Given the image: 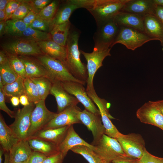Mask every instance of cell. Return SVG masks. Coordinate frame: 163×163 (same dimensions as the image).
Returning a JSON list of instances; mask_svg holds the SVG:
<instances>
[{"label": "cell", "instance_id": "obj_1", "mask_svg": "<svg viewBox=\"0 0 163 163\" xmlns=\"http://www.w3.org/2000/svg\"><path fill=\"white\" fill-rule=\"evenodd\" d=\"M79 35L78 30L74 29H70L66 46V66L75 77L86 83L88 78L87 65L81 61V52L78 48Z\"/></svg>", "mask_w": 163, "mask_h": 163}, {"label": "cell", "instance_id": "obj_2", "mask_svg": "<svg viewBox=\"0 0 163 163\" xmlns=\"http://www.w3.org/2000/svg\"><path fill=\"white\" fill-rule=\"evenodd\" d=\"M129 0H90L86 9L98 24L112 19Z\"/></svg>", "mask_w": 163, "mask_h": 163}, {"label": "cell", "instance_id": "obj_3", "mask_svg": "<svg viewBox=\"0 0 163 163\" xmlns=\"http://www.w3.org/2000/svg\"><path fill=\"white\" fill-rule=\"evenodd\" d=\"M34 56L45 67L48 78L52 83L56 82H74L80 83L83 85L85 84V82L75 77L66 66L60 61L43 54Z\"/></svg>", "mask_w": 163, "mask_h": 163}, {"label": "cell", "instance_id": "obj_4", "mask_svg": "<svg viewBox=\"0 0 163 163\" xmlns=\"http://www.w3.org/2000/svg\"><path fill=\"white\" fill-rule=\"evenodd\" d=\"M111 48L109 46L95 44L93 51L91 53L80 50L87 62L88 78L86 83V90L94 89L93 83L94 75L97 70L103 66L102 62L104 59L107 56H111Z\"/></svg>", "mask_w": 163, "mask_h": 163}, {"label": "cell", "instance_id": "obj_5", "mask_svg": "<svg viewBox=\"0 0 163 163\" xmlns=\"http://www.w3.org/2000/svg\"><path fill=\"white\" fill-rule=\"evenodd\" d=\"M94 146V151L104 161L112 162L121 157L126 155L117 139L105 134Z\"/></svg>", "mask_w": 163, "mask_h": 163}, {"label": "cell", "instance_id": "obj_6", "mask_svg": "<svg viewBox=\"0 0 163 163\" xmlns=\"http://www.w3.org/2000/svg\"><path fill=\"white\" fill-rule=\"evenodd\" d=\"M155 40L144 33L131 27L120 26L113 46L120 43L129 50H134L144 44Z\"/></svg>", "mask_w": 163, "mask_h": 163}, {"label": "cell", "instance_id": "obj_7", "mask_svg": "<svg viewBox=\"0 0 163 163\" xmlns=\"http://www.w3.org/2000/svg\"><path fill=\"white\" fill-rule=\"evenodd\" d=\"M116 139L127 156L139 160L142 157L146 149L144 140L141 135L136 133L124 135L120 133Z\"/></svg>", "mask_w": 163, "mask_h": 163}, {"label": "cell", "instance_id": "obj_8", "mask_svg": "<svg viewBox=\"0 0 163 163\" xmlns=\"http://www.w3.org/2000/svg\"><path fill=\"white\" fill-rule=\"evenodd\" d=\"M35 106L33 103L18 108L15 113L14 121L9 126L16 136L20 140H27L30 125V116Z\"/></svg>", "mask_w": 163, "mask_h": 163}, {"label": "cell", "instance_id": "obj_9", "mask_svg": "<svg viewBox=\"0 0 163 163\" xmlns=\"http://www.w3.org/2000/svg\"><path fill=\"white\" fill-rule=\"evenodd\" d=\"M2 47L7 53L18 56H36L43 54L37 42L22 38L3 43Z\"/></svg>", "mask_w": 163, "mask_h": 163}, {"label": "cell", "instance_id": "obj_10", "mask_svg": "<svg viewBox=\"0 0 163 163\" xmlns=\"http://www.w3.org/2000/svg\"><path fill=\"white\" fill-rule=\"evenodd\" d=\"M45 101L40 100L35 104V106L31 113L30 125L27 140L37 132L43 129L57 113L47 109Z\"/></svg>", "mask_w": 163, "mask_h": 163}, {"label": "cell", "instance_id": "obj_11", "mask_svg": "<svg viewBox=\"0 0 163 163\" xmlns=\"http://www.w3.org/2000/svg\"><path fill=\"white\" fill-rule=\"evenodd\" d=\"M86 90L88 96L98 107L101 121L105 129V134L116 139L120 132L110 120L114 118L109 113L108 107L109 103L104 99L99 97L94 89Z\"/></svg>", "mask_w": 163, "mask_h": 163}, {"label": "cell", "instance_id": "obj_12", "mask_svg": "<svg viewBox=\"0 0 163 163\" xmlns=\"http://www.w3.org/2000/svg\"><path fill=\"white\" fill-rule=\"evenodd\" d=\"M97 25V30L93 36L95 44L107 45L112 47L118 34L120 27L113 18Z\"/></svg>", "mask_w": 163, "mask_h": 163}, {"label": "cell", "instance_id": "obj_13", "mask_svg": "<svg viewBox=\"0 0 163 163\" xmlns=\"http://www.w3.org/2000/svg\"><path fill=\"white\" fill-rule=\"evenodd\" d=\"M136 116L142 123L155 126L163 130V115L155 101L145 103L137 110Z\"/></svg>", "mask_w": 163, "mask_h": 163}, {"label": "cell", "instance_id": "obj_14", "mask_svg": "<svg viewBox=\"0 0 163 163\" xmlns=\"http://www.w3.org/2000/svg\"><path fill=\"white\" fill-rule=\"evenodd\" d=\"M78 117L82 123L91 131L93 137L91 145H96L105 132L101 115L95 114L85 109L79 112Z\"/></svg>", "mask_w": 163, "mask_h": 163}, {"label": "cell", "instance_id": "obj_15", "mask_svg": "<svg viewBox=\"0 0 163 163\" xmlns=\"http://www.w3.org/2000/svg\"><path fill=\"white\" fill-rule=\"evenodd\" d=\"M61 84L67 92L75 96L83 105L85 109L95 114L100 115L98 109L88 95L83 85L74 82H62Z\"/></svg>", "mask_w": 163, "mask_h": 163}, {"label": "cell", "instance_id": "obj_16", "mask_svg": "<svg viewBox=\"0 0 163 163\" xmlns=\"http://www.w3.org/2000/svg\"><path fill=\"white\" fill-rule=\"evenodd\" d=\"M81 110L77 105L69 107L56 116L43 129H54L82 123L78 117Z\"/></svg>", "mask_w": 163, "mask_h": 163}, {"label": "cell", "instance_id": "obj_17", "mask_svg": "<svg viewBox=\"0 0 163 163\" xmlns=\"http://www.w3.org/2000/svg\"><path fill=\"white\" fill-rule=\"evenodd\" d=\"M88 0H68L59 7L52 21L53 27L69 21V19L73 11L80 8H85L88 4Z\"/></svg>", "mask_w": 163, "mask_h": 163}, {"label": "cell", "instance_id": "obj_18", "mask_svg": "<svg viewBox=\"0 0 163 163\" xmlns=\"http://www.w3.org/2000/svg\"><path fill=\"white\" fill-rule=\"evenodd\" d=\"M50 94L56 99L57 107V113L61 112L69 107L76 106L79 102L75 96L69 94L64 89L61 82H59L53 83Z\"/></svg>", "mask_w": 163, "mask_h": 163}, {"label": "cell", "instance_id": "obj_19", "mask_svg": "<svg viewBox=\"0 0 163 163\" xmlns=\"http://www.w3.org/2000/svg\"><path fill=\"white\" fill-rule=\"evenodd\" d=\"M18 56L24 65L26 78H31L41 77L48 78L46 68L34 56Z\"/></svg>", "mask_w": 163, "mask_h": 163}, {"label": "cell", "instance_id": "obj_20", "mask_svg": "<svg viewBox=\"0 0 163 163\" xmlns=\"http://www.w3.org/2000/svg\"><path fill=\"white\" fill-rule=\"evenodd\" d=\"M144 33L155 40L163 42V24L154 14L143 16Z\"/></svg>", "mask_w": 163, "mask_h": 163}, {"label": "cell", "instance_id": "obj_21", "mask_svg": "<svg viewBox=\"0 0 163 163\" xmlns=\"http://www.w3.org/2000/svg\"><path fill=\"white\" fill-rule=\"evenodd\" d=\"M156 5L153 0H129L121 11L130 13L142 16L154 14Z\"/></svg>", "mask_w": 163, "mask_h": 163}, {"label": "cell", "instance_id": "obj_22", "mask_svg": "<svg viewBox=\"0 0 163 163\" xmlns=\"http://www.w3.org/2000/svg\"><path fill=\"white\" fill-rule=\"evenodd\" d=\"M78 145H85L93 150L94 148L93 145L89 144L79 136L73 125L70 126L64 139L58 146L59 151L66 156L69 150Z\"/></svg>", "mask_w": 163, "mask_h": 163}, {"label": "cell", "instance_id": "obj_23", "mask_svg": "<svg viewBox=\"0 0 163 163\" xmlns=\"http://www.w3.org/2000/svg\"><path fill=\"white\" fill-rule=\"evenodd\" d=\"M37 43L43 54L60 61L66 66V47L59 45L52 40L38 42Z\"/></svg>", "mask_w": 163, "mask_h": 163}, {"label": "cell", "instance_id": "obj_24", "mask_svg": "<svg viewBox=\"0 0 163 163\" xmlns=\"http://www.w3.org/2000/svg\"><path fill=\"white\" fill-rule=\"evenodd\" d=\"M70 126L42 129L37 132L30 138H36L47 141L59 146L65 137Z\"/></svg>", "mask_w": 163, "mask_h": 163}, {"label": "cell", "instance_id": "obj_25", "mask_svg": "<svg viewBox=\"0 0 163 163\" xmlns=\"http://www.w3.org/2000/svg\"><path fill=\"white\" fill-rule=\"evenodd\" d=\"M113 19L120 27H131L144 33L142 16L121 11L114 17Z\"/></svg>", "mask_w": 163, "mask_h": 163}, {"label": "cell", "instance_id": "obj_26", "mask_svg": "<svg viewBox=\"0 0 163 163\" xmlns=\"http://www.w3.org/2000/svg\"><path fill=\"white\" fill-rule=\"evenodd\" d=\"M32 152L27 140H19L9 151L10 163H18L26 161Z\"/></svg>", "mask_w": 163, "mask_h": 163}, {"label": "cell", "instance_id": "obj_27", "mask_svg": "<svg viewBox=\"0 0 163 163\" xmlns=\"http://www.w3.org/2000/svg\"><path fill=\"white\" fill-rule=\"evenodd\" d=\"M20 140L5 123L0 114V143L5 152H9L12 147Z\"/></svg>", "mask_w": 163, "mask_h": 163}, {"label": "cell", "instance_id": "obj_28", "mask_svg": "<svg viewBox=\"0 0 163 163\" xmlns=\"http://www.w3.org/2000/svg\"><path fill=\"white\" fill-rule=\"evenodd\" d=\"M27 140L33 151L42 153L47 157L60 152L58 146L53 143L33 138Z\"/></svg>", "mask_w": 163, "mask_h": 163}, {"label": "cell", "instance_id": "obj_29", "mask_svg": "<svg viewBox=\"0 0 163 163\" xmlns=\"http://www.w3.org/2000/svg\"><path fill=\"white\" fill-rule=\"evenodd\" d=\"M69 21L53 26L50 32L51 39L59 45L66 47L70 28Z\"/></svg>", "mask_w": 163, "mask_h": 163}, {"label": "cell", "instance_id": "obj_30", "mask_svg": "<svg viewBox=\"0 0 163 163\" xmlns=\"http://www.w3.org/2000/svg\"><path fill=\"white\" fill-rule=\"evenodd\" d=\"M2 90L5 97L13 96L20 97L21 95H26L24 79L19 77L14 82L5 85Z\"/></svg>", "mask_w": 163, "mask_h": 163}, {"label": "cell", "instance_id": "obj_31", "mask_svg": "<svg viewBox=\"0 0 163 163\" xmlns=\"http://www.w3.org/2000/svg\"><path fill=\"white\" fill-rule=\"evenodd\" d=\"M27 27L22 20L10 19L6 21V34L11 36L21 37Z\"/></svg>", "mask_w": 163, "mask_h": 163}, {"label": "cell", "instance_id": "obj_32", "mask_svg": "<svg viewBox=\"0 0 163 163\" xmlns=\"http://www.w3.org/2000/svg\"><path fill=\"white\" fill-rule=\"evenodd\" d=\"M71 150L82 155L89 163H103V161L91 148L83 145L76 146Z\"/></svg>", "mask_w": 163, "mask_h": 163}, {"label": "cell", "instance_id": "obj_33", "mask_svg": "<svg viewBox=\"0 0 163 163\" xmlns=\"http://www.w3.org/2000/svg\"><path fill=\"white\" fill-rule=\"evenodd\" d=\"M21 37L38 42L52 40L50 33L43 32L27 27Z\"/></svg>", "mask_w": 163, "mask_h": 163}, {"label": "cell", "instance_id": "obj_34", "mask_svg": "<svg viewBox=\"0 0 163 163\" xmlns=\"http://www.w3.org/2000/svg\"><path fill=\"white\" fill-rule=\"evenodd\" d=\"M36 85L38 90L40 100H45L50 94V91L53 83L46 77H41L30 78Z\"/></svg>", "mask_w": 163, "mask_h": 163}, {"label": "cell", "instance_id": "obj_35", "mask_svg": "<svg viewBox=\"0 0 163 163\" xmlns=\"http://www.w3.org/2000/svg\"><path fill=\"white\" fill-rule=\"evenodd\" d=\"M24 85L26 95L30 103L35 104L40 100L37 88L35 83L30 78L24 79Z\"/></svg>", "mask_w": 163, "mask_h": 163}, {"label": "cell", "instance_id": "obj_36", "mask_svg": "<svg viewBox=\"0 0 163 163\" xmlns=\"http://www.w3.org/2000/svg\"><path fill=\"white\" fill-rule=\"evenodd\" d=\"M0 76L4 86L15 81L19 76L11 67L9 61L0 65Z\"/></svg>", "mask_w": 163, "mask_h": 163}, {"label": "cell", "instance_id": "obj_37", "mask_svg": "<svg viewBox=\"0 0 163 163\" xmlns=\"http://www.w3.org/2000/svg\"><path fill=\"white\" fill-rule=\"evenodd\" d=\"M59 1L53 0L37 14V16L44 20L52 21L59 7Z\"/></svg>", "mask_w": 163, "mask_h": 163}, {"label": "cell", "instance_id": "obj_38", "mask_svg": "<svg viewBox=\"0 0 163 163\" xmlns=\"http://www.w3.org/2000/svg\"><path fill=\"white\" fill-rule=\"evenodd\" d=\"M7 54L10 64L18 76L23 79L26 78L24 65L18 56Z\"/></svg>", "mask_w": 163, "mask_h": 163}, {"label": "cell", "instance_id": "obj_39", "mask_svg": "<svg viewBox=\"0 0 163 163\" xmlns=\"http://www.w3.org/2000/svg\"><path fill=\"white\" fill-rule=\"evenodd\" d=\"M29 27L48 33L50 32L53 28L52 21L44 20L37 16Z\"/></svg>", "mask_w": 163, "mask_h": 163}, {"label": "cell", "instance_id": "obj_40", "mask_svg": "<svg viewBox=\"0 0 163 163\" xmlns=\"http://www.w3.org/2000/svg\"><path fill=\"white\" fill-rule=\"evenodd\" d=\"M31 11L27 0H23L22 2L11 15L10 19L22 20Z\"/></svg>", "mask_w": 163, "mask_h": 163}, {"label": "cell", "instance_id": "obj_41", "mask_svg": "<svg viewBox=\"0 0 163 163\" xmlns=\"http://www.w3.org/2000/svg\"><path fill=\"white\" fill-rule=\"evenodd\" d=\"M52 1L51 0H27L31 11L37 14Z\"/></svg>", "mask_w": 163, "mask_h": 163}, {"label": "cell", "instance_id": "obj_42", "mask_svg": "<svg viewBox=\"0 0 163 163\" xmlns=\"http://www.w3.org/2000/svg\"><path fill=\"white\" fill-rule=\"evenodd\" d=\"M22 1L23 0H11L8 4L5 9L6 14L5 21L10 19L11 15Z\"/></svg>", "mask_w": 163, "mask_h": 163}, {"label": "cell", "instance_id": "obj_43", "mask_svg": "<svg viewBox=\"0 0 163 163\" xmlns=\"http://www.w3.org/2000/svg\"><path fill=\"white\" fill-rule=\"evenodd\" d=\"M139 161L141 163H163V158L152 155L145 149Z\"/></svg>", "mask_w": 163, "mask_h": 163}, {"label": "cell", "instance_id": "obj_44", "mask_svg": "<svg viewBox=\"0 0 163 163\" xmlns=\"http://www.w3.org/2000/svg\"><path fill=\"white\" fill-rule=\"evenodd\" d=\"M5 100V97L2 90L0 89V109L5 112L11 118H14V111L11 110L7 107Z\"/></svg>", "mask_w": 163, "mask_h": 163}, {"label": "cell", "instance_id": "obj_45", "mask_svg": "<svg viewBox=\"0 0 163 163\" xmlns=\"http://www.w3.org/2000/svg\"><path fill=\"white\" fill-rule=\"evenodd\" d=\"M47 157L42 153L33 151L27 161L28 163H43Z\"/></svg>", "mask_w": 163, "mask_h": 163}, {"label": "cell", "instance_id": "obj_46", "mask_svg": "<svg viewBox=\"0 0 163 163\" xmlns=\"http://www.w3.org/2000/svg\"><path fill=\"white\" fill-rule=\"evenodd\" d=\"M65 156L63 154L59 152L47 157L43 163H62Z\"/></svg>", "mask_w": 163, "mask_h": 163}, {"label": "cell", "instance_id": "obj_47", "mask_svg": "<svg viewBox=\"0 0 163 163\" xmlns=\"http://www.w3.org/2000/svg\"><path fill=\"white\" fill-rule=\"evenodd\" d=\"M112 162L113 163H139V160L125 155L121 157Z\"/></svg>", "mask_w": 163, "mask_h": 163}, {"label": "cell", "instance_id": "obj_48", "mask_svg": "<svg viewBox=\"0 0 163 163\" xmlns=\"http://www.w3.org/2000/svg\"><path fill=\"white\" fill-rule=\"evenodd\" d=\"M37 14L30 11L22 19L27 27H29L36 18Z\"/></svg>", "mask_w": 163, "mask_h": 163}, {"label": "cell", "instance_id": "obj_49", "mask_svg": "<svg viewBox=\"0 0 163 163\" xmlns=\"http://www.w3.org/2000/svg\"><path fill=\"white\" fill-rule=\"evenodd\" d=\"M154 14L158 18L163 24V7L156 5L154 10Z\"/></svg>", "mask_w": 163, "mask_h": 163}, {"label": "cell", "instance_id": "obj_50", "mask_svg": "<svg viewBox=\"0 0 163 163\" xmlns=\"http://www.w3.org/2000/svg\"><path fill=\"white\" fill-rule=\"evenodd\" d=\"M9 61L6 52L3 50L0 51V65H3Z\"/></svg>", "mask_w": 163, "mask_h": 163}, {"label": "cell", "instance_id": "obj_51", "mask_svg": "<svg viewBox=\"0 0 163 163\" xmlns=\"http://www.w3.org/2000/svg\"><path fill=\"white\" fill-rule=\"evenodd\" d=\"M20 103L24 106L29 105L30 104L28 97L26 95H21L19 97Z\"/></svg>", "mask_w": 163, "mask_h": 163}, {"label": "cell", "instance_id": "obj_52", "mask_svg": "<svg viewBox=\"0 0 163 163\" xmlns=\"http://www.w3.org/2000/svg\"><path fill=\"white\" fill-rule=\"evenodd\" d=\"M6 34V21H0V36L2 37Z\"/></svg>", "mask_w": 163, "mask_h": 163}, {"label": "cell", "instance_id": "obj_53", "mask_svg": "<svg viewBox=\"0 0 163 163\" xmlns=\"http://www.w3.org/2000/svg\"><path fill=\"white\" fill-rule=\"evenodd\" d=\"M10 100L11 104L14 107L18 106L20 103L19 97H18L13 96L11 97Z\"/></svg>", "mask_w": 163, "mask_h": 163}, {"label": "cell", "instance_id": "obj_54", "mask_svg": "<svg viewBox=\"0 0 163 163\" xmlns=\"http://www.w3.org/2000/svg\"><path fill=\"white\" fill-rule=\"evenodd\" d=\"M11 0H0V10H5L8 4Z\"/></svg>", "mask_w": 163, "mask_h": 163}, {"label": "cell", "instance_id": "obj_55", "mask_svg": "<svg viewBox=\"0 0 163 163\" xmlns=\"http://www.w3.org/2000/svg\"><path fill=\"white\" fill-rule=\"evenodd\" d=\"M155 102L163 115V100L155 101Z\"/></svg>", "mask_w": 163, "mask_h": 163}, {"label": "cell", "instance_id": "obj_56", "mask_svg": "<svg viewBox=\"0 0 163 163\" xmlns=\"http://www.w3.org/2000/svg\"><path fill=\"white\" fill-rule=\"evenodd\" d=\"M4 163H10L9 152H4Z\"/></svg>", "mask_w": 163, "mask_h": 163}, {"label": "cell", "instance_id": "obj_57", "mask_svg": "<svg viewBox=\"0 0 163 163\" xmlns=\"http://www.w3.org/2000/svg\"><path fill=\"white\" fill-rule=\"evenodd\" d=\"M5 18L6 14L5 10H0V21H5Z\"/></svg>", "mask_w": 163, "mask_h": 163}, {"label": "cell", "instance_id": "obj_58", "mask_svg": "<svg viewBox=\"0 0 163 163\" xmlns=\"http://www.w3.org/2000/svg\"><path fill=\"white\" fill-rule=\"evenodd\" d=\"M153 1L156 5L163 7V0H153Z\"/></svg>", "mask_w": 163, "mask_h": 163}, {"label": "cell", "instance_id": "obj_59", "mask_svg": "<svg viewBox=\"0 0 163 163\" xmlns=\"http://www.w3.org/2000/svg\"><path fill=\"white\" fill-rule=\"evenodd\" d=\"M5 151L2 147H1L0 149V163L2 162V155L4 153Z\"/></svg>", "mask_w": 163, "mask_h": 163}, {"label": "cell", "instance_id": "obj_60", "mask_svg": "<svg viewBox=\"0 0 163 163\" xmlns=\"http://www.w3.org/2000/svg\"><path fill=\"white\" fill-rule=\"evenodd\" d=\"M4 87L3 82L1 77L0 76V89H3Z\"/></svg>", "mask_w": 163, "mask_h": 163}, {"label": "cell", "instance_id": "obj_61", "mask_svg": "<svg viewBox=\"0 0 163 163\" xmlns=\"http://www.w3.org/2000/svg\"><path fill=\"white\" fill-rule=\"evenodd\" d=\"M18 163H28V162L27 160L26 161L21 162H20Z\"/></svg>", "mask_w": 163, "mask_h": 163}, {"label": "cell", "instance_id": "obj_62", "mask_svg": "<svg viewBox=\"0 0 163 163\" xmlns=\"http://www.w3.org/2000/svg\"><path fill=\"white\" fill-rule=\"evenodd\" d=\"M103 163H113L112 162H105L104 161Z\"/></svg>", "mask_w": 163, "mask_h": 163}, {"label": "cell", "instance_id": "obj_63", "mask_svg": "<svg viewBox=\"0 0 163 163\" xmlns=\"http://www.w3.org/2000/svg\"><path fill=\"white\" fill-rule=\"evenodd\" d=\"M161 45L162 46V50H163V42L161 44Z\"/></svg>", "mask_w": 163, "mask_h": 163}, {"label": "cell", "instance_id": "obj_64", "mask_svg": "<svg viewBox=\"0 0 163 163\" xmlns=\"http://www.w3.org/2000/svg\"><path fill=\"white\" fill-rule=\"evenodd\" d=\"M139 163H141L140 162V161H139Z\"/></svg>", "mask_w": 163, "mask_h": 163}]
</instances>
